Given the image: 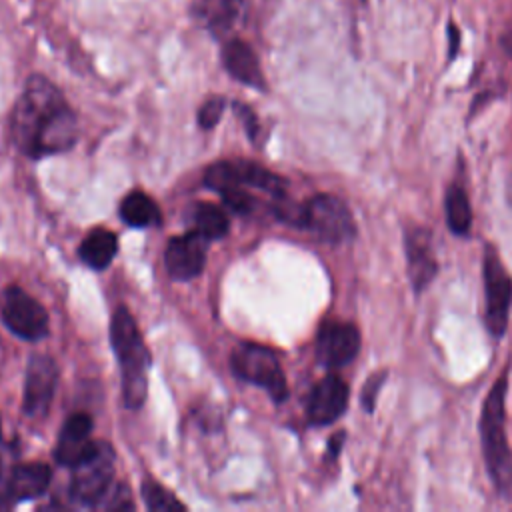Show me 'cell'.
Listing matches in <instances>:
<instances>
[{"label":"cell","mask_w":512,"mask_h":512,"mask_svg":"<svg viewBox=\"0 0 512 512\" xmlns=\"http://www.w3.org/2000/svg\"><path fill=\"white\" fill-rule=\"evenodd\" d=\"M90 432H92V418L84 412L72 414L60 430V436L54 448L56 462L60 466L76 468L86 460H90L92 456H96L102 442L92 440Z\"/></svg>","instance_id":"8fae6325"},{"label":"cell","mask_w":512,"mask_h":512,"mask_svg":"<svg viewBox=\"0 0 512 512\" xmlns=\"http://www.w3.org/2000/svg\"><path fill=\"white\" fill-rule=\"evenodd\" d=\"M0 312L6 328L22 340L34 342L48 334V314L44 306L18 286L4 290Z\"/></svg>","instance_id":"52a82bcc"},{"label":"cell","mask_w":512,"mask_h":512,"mask_svg":"<svg viewBox=\"0 0 512 512\" xmlns=\"http://www.w3.org/2000/svg\"><path fill=\"white\" fill-rule=\"evenodd\" d=\"M194 224H196V232L206 240H218L226 236L230 228L226 212L220 206L210 202H202L194 208Z\"/></svg>","instance_id":"7402d4cb"},{"label":"cell","mask_w":512,"mask_h":512,"mask_svg":"<svg viewBox=\"0 0 512 512\" xmlns=\"http://www.w3.org/2000/svg\"><path fill=\"white\" fill-rule=\"evenodd\" d=\"M58 382V366L48 354H36L26 366L22 408L30 418L46 416Z\"/></svg>","instance_id":"30bf717a"},{"label":"cell","mask_w":512,"mask_h":512,"mask_svg":"<svg viewBox=\"0 0 512 512\" xmlns=\"http://www.w3.org/2000/svg\"><path fill=\"white\" fill-rule=\"evenodd\" d=\"M238 108V114L244 118V124H246V132L250 136L256 134V118H254V112L248 108V106H242V104H234Z\"/></svg>","instance_id":"4316f807"},{"label":"cell","mask_w":512,"mask_h":512,"mask_svg":"<svg viewBox=\"0 0 512 512\" xmlns=\"http://www.w3.org/2000/svg\"><path fill=\"white\" fill-rule=\"evenodd\" d=\"M232 372L250 384L262 386L274 402H282L288 396V384L278 362V356L260 344L242 342L230 354Z\"/></svg>","instance_id":"277c9868"},{"label":"cell","mask_w":512,"mask_h":512,"mask_svg":"<svg viewBox=\"0 0 512 512\" xmlns=\"http://www.w3.org/2000/svg\"><path fill=\"white\" fill-rule=\"evenodd\" d=\"M406 256L412 286L416 292H422L436 276V260L426 228H412L406 232Z\"/></svg>","instance_id":"e0dca14e"},{"label":"cell","mask_w":512,"mask_h":512,"mask_svg":"<svg viewBox=\"0 0 512 512\" xmlns=\"http://www.w3.org/2000/svg\"><path fill=\"white\" fill-rule=\"evenodd\" d=\"M324 242H346L354 236V218L348 206L332 196L318 194L304 204V226Z\"/></svg>","instance_id":"8992f818"},{"label":"cell","mask_w":512,"mask_h":512,"mask_svg":"<svg viewBox=\"0 0 512 512\" xmlns=\"http://www.w3.org/2000/svg\"><path fill=\"white\" fill-rule=\"evenodd\" d=\"M246 0H192L188 14L216 40L230 38V32L244 16Z\"/></svg>","instance_id":"5bb4252c"},{"label":"cell","mask_w":512,"mask_h":512,"mask_svg":"<svg viewBox=\"0 0 512 512\" xmlns=\"http://www.w3.org/2000/svg\"><path fill=\"white\" fill-rule=\"evenodd\" d=\"M386 378V372H376L372 374L366 384H364V390H362V406L366 412H372L374 410V402H376V394L380 390V384L384 382Z\"/></svg>","instance_id":"484cf974"},{"label":"cell","mask_w":512,"mask_h":512,"mask_svg":"<svg viewBox=\"0 0 512 512\" xmlns=\"http://www.w3.org/2000/svg\"><path fill=\"white\" fill-rule=\"evenodd\" d=\"M142 498H144L146 508L154 510V512H170V510H184L186 508L172 492H168L156 480H144L142 482Z\"/></svg>","instance_id":"603a6c76"},{"label":"cell","mask_w":512,"mask_h":512,"mask_svg":"<svg viewBox=\"0 0 512 512\" xmlns=\"http://www.w3.org/2000/svg\"><path fill=\"white\" fill-rule=\"evenodd\" d=\"M222 64L226 68V72L238 80L244 86H250L254 90H264L266 82H264V74L258 62V56L254 52V48L240 40V38H226L222 42Z\"/></svg>","instance_id":"2e32d148"},{"label":"cell","mask_w":512,"mask_h":512,"mask_svg":"<svg viewBox=\"0 0 512 512\" xmlns=\"http://www.w3.org/2000/svg\"><path fill=\"white\" fill-rule=\"evenodd\" d=\"M484 294H486V324L494 336H502L508 326L512 304V278L508 276L498 252L488 246L484 252Z\"/></svg>","instance_id":"9c48e42d"},{"label":"cell","mask_w":512,"mask_h":512,"mask_svg":"<svg viewBox=\"0 0 512 512\" xmlns=\"http://www.w3.org/2000/svg\"><path fill=\"white\" fill-rule=\"evenodd\" d=\"M348 406V386L340 376L322 378L310 392L306 404L308 422L314 426H326L342 416Z\"/></svg>","instance_id":"9a60e30c"},{"label":"cell","mask_w":512,"mask_h":512,"mask_svg":"<svg viewBox=\"0 0 512 512\" xmlns=\"http://www.w3.org/2000/svg\"><path fill=\"white\" fill-rule=\"evenodd\" d=\"M70 480V496L82 506L98 508L104 494L112 486L114 478V452L108 444H100L96 456L86 460L84 464L72 468Z\"/></svg>","instance_id":"ba28073f"},{"label":"cell","mask_w":512,"mask_h":512,"mask_svg":"<svg viewBox=\"0 0 512 512\" xmlns=\"http://www.w3.org/2000/svg\"><path fill=\"white\" fill-rule=\"evenodd\" d=\"M10 134L30 158L58 154L76 142V116L46 76L32 74L14 104Z\"/></svg>","instance_id":"6da1fadb"},{"label":"cell","mask_w":512,"mask_h":512,"mask_svg":"<svg viewBox=\"0 0 512 512\" xmlns=\"http://www.w3.org/2000/svg\"><path fill=\"white\" fill-rule=\"evenodd\" d=\"M120 218L134 228L156 226L160 222L158 204L140 190H134L124 196L120 202Z\"/></svg>","instance_id":"ffe728a7"},{"label":"cell","mask_w":512,"mask_h":512,"mask_svg":"<svg viewBox=\"0 0 512 512\" xmlns=\"http://www.w3.org/2000/svg\"><path fill=\"white\" fill-rule=\"evenodd\" d=\"M206 238L196 230L174 236L164 250V264L174 280H192L204 270Z\"/></svg>","instance_id":"7c38bea8"},{"label":"cell","mask_w":512,"mask_h":512,"mask_svg":"<svg viewBox=\"0 0 512 512\" xmlns=\"http://www.w3.org/2000/svg\"><path fill=\"white\" fill-rule=\"evenodd\" d=\"M0 428H2V424H0Z\"/></svg>","instance_id":"f1b7e54d"},{"label":"cell","mask_w":512,"mask_h":512,"mask_svg":"<svg viewBox=\"0 0 512 512\" xmlns=\"http://www.w3.org/2000/svg\"><path fill=\"white\" fill-rule=\"evenodd\" d=\"M506 374L490 388L480 416L482 452L488 474L500 492L512 490V452L506 438Z\"/></svg>","instance_id":"3957f363"},{"label":"cell","mask_w":512,"mask_h":512,"mask_svg":"<svg viewBox=\"0 0 512 512\" xmlns=\"http://www.w3.org/2000/svg\"><path fill=\"white\" fill-rule=\"evenodd\" d=\"M448 34H450V58H454L456 50H458V40H460V32L454 24L448 26Z\"/></svg>","instance_id":"83f0119b"},{"label":"cell","mask_w":512,"mask_h":512,"mask_svg":"<svg viewBox=\"0 0 512 512\" xmlns=\"http://www.w3.org/2000/svg\"><path fill=\"white\" fill-rule=\"evenodd\" d=\"M226 100L222 96H212L208 98L200 108H198V126L204 130H210L218 124V120L222 118Z\"/></svg>","instance_id":"cb8c5ba5"},{"label":"cell","mask_w":512,"mask_h":512,"mask_svg":"<svg viewBox=\"0 0 512 512\" xmlns=\"http://www.w3.org/2000/svg\"><path fill=\"white\" fill-rule=\"evenodd\" d=\"M118 240L116 234L106 228H94L80 244V258L94 270H104L116 256Z\"/></svg>","instance_id":"d6986e66"},{"label":"cell","mask_w":512,"mask_h":512,"mask_svg":"<svg viewBox=\"0 0 512 512\" xmlns=\"http://www.w3.org/2000/svg\"><path fill=\"white\" fill-rule=\"evenodd\" d=\"M98 508H106V510H132L134 504H132V496H130V490L126 484H116V486H110L108 492L104 494L102 502L98 504Z\"/></svg>","instance_id":"d4e9b609"},{"label":"cell","mask_w":512,"mask_h":512,"mask_svg":"<svg viewBox=\"0 0 512 512\" xmlns=\"http://www.w3.org/2000/svg\"><path fill=\"white\" fill-rule=\"evenodd\" d=\"M360 350V332L348 322H326L318 332L316 352L324 366L338 368L356 358Z\"/></svg>","instance_id":"4fadbf2b"},{"label":"cell","mask_w":512,"mask_h":512,"mask_svg":"<svg viewBox=\"0 0 512 512\" xmlns=\"http://www.w3.org/2000/svg\"><path fill=\"white\" fill-rule=\"evenodd\" d=\"M110 342L120 362L122 396L128 408H140L148 394V366L152 362L138 324L126 306H118L110 322Z\"/></svg>","instance_id":"7a4b0ae2"},{"label":"cell","mask_w":512,"mask_h":512,"mask_svg":"<svg viewBox=\"0 0 512 512\" xmlns=\"http://www.w3.org/2000/svg\"><path fill=\"white\" fill-rule=\"evenodd\" d=\"M446 222H448V228L458 236H464L470 232V224H472L470 202L464 188L456 184L450 186L446 192Z\"/></svg>","instance_id":"44dd1931"},{"label":"cell","mask_w":512,"mask_h":512,"mask_svg":"<svg viewBox=\"0 0 512 512\" xmlns=\"http://www.w3.org/2000/svg\"><path fill=\"white\" fill-rule=\"evenodd\" d=\"M204 182L218 194L228 188H258L274 196L284 194V180L280 176L248 160L216 162L206 170Z\"/></svg>","instance_id":"5b68a950"},{"label":"cell","mask_w":512,"mask_h":512,"mask_svg":"<svg viewBox=\"0 0 512 512\" xmlns=\"http://www.w3.org/2000/svg\"><path fill=\"white\" fill-rule=\"evenodd\" d=\"M52 480V470L44 462H28L18 464L6 484V494L12 502L32 500L42 496Z\"/></svg>","instance_id":"ac0fdd59"}]
</instances>
